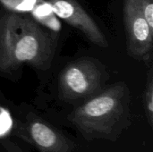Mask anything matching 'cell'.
Returning <instances> with one entry per match:
<instances>
[{
    "mask_svg": "<svg viewBox=\"0 0 153 152\" xmlns=\"http://www.w3.org/2000/svg\"><path fill=\"white\" fill-rule=\"evenodd\" d=\"M31 135L37 144L42 148H51L56 142L55 133L41 123H34L31 125Z\"/></svg>",
    "mask_w": 153,
    "mask_h": 152,
    "instance_id": "7",
    "label": "cell"
},
{
    "mask_svg": "<svg viewBox=\"0 0 153 152\" xmlns=\"http://www.w3.org/2000/svg\"><path fill=\"white\" fill-rule=\"evenodd\" d=\"M6 8L15 13H30L35 21L48 29L58 31L61 24L48 2L43 0H0Z\"/></svg>",
    "mask_w": 153,
    "mask_h": 152,
    "instance_id": "6",
    "label": "cell"
},
{
    "mask_svg": "<svg viewBox=\"0 0 153 152\" xmlns=\"http://www.w3.org/2000/svg\"><path fill=\"white\" fill-rule=\"evenodd\" d=\"M56 42L40 23L12 12L0 19V71L8 73L24 63L48 68Z\"/></svg>",
    "mask_w": 153,
    "mask_h": 152,
    "instance_id": "1",
    "label": "cell"
},
{
    "mask_svg": "<svg viewBox=\"0 0 153 152\" xmlns=\"http://www.w3.org/2000/svg\"><path fill=\"white\" fill-rule=\"evenodd\" d=\"M11 117L8 113L0 108V136L5 134L11 128Z\"/></svg>",
    "mask_w": 153,
    "mask_h": 152,
    "instance_id": "8",
    "label": "cell"
},
{
    "mask_svg": "<svg viewBox=\"0 0 153 152\" xmlns=\"http://www.w3.org/2000/svg\"><path fill=\"white\" fill-rule=\"evenodd\" d=\"M126 96V86L116 84L79 108L74 117L83 125L103 124L121 113Z\"/></svg>",
    "mask_w": 153,
    "mask_h": 152,
    "instance_id": "4",
    "label": "cell"
},
{
    "mask_svg": "<svg viewBox=\"0 0 153 152\" xmlns=\"http://www.w3.org/2000/svg\"><path fill=\"white\" fill-rule=\"evenodd\" d=\"M55 15L81 30L95 45L107 47L108 40L94 20L75 0H48Z\"/></svg>",
    "mask_w": 153,
    "mask_h": 152,
    "instance_id": "5",
    "label": "cell"
},
{
    "mask_svg": "<svg viewBox=\"0 0 153 152\" xmlns=\"http://www.w3.org/2000/svg\"><path fill=\"white\" fill-rule=\"evenodd\" d=\"M123 12L129 55L135 59L149 60L152 53L153 29L141 5L137 0H125Z\"/></svg>",
    "mask_w": 153,
    "mask_h": 152,
    "instance_id": "3",
    "label": "cell"
},
{
    "mask_svg": "<svg viewBox=\"0 0 153 152\" xmlns=\"http://www.w3.org/2000/svg\"><path fill=\"white\" fill-rule=\"evenodd\" d=\"M101 65L92 59H80L67 65L59 77V95L67 100L87 97L104 82Z\"/></svg>",
    "mask_w": 153,
    "mask_h": 152,
    "instance_id": "2",
    "label": "cell"
},
{
    "mask_svg": "<svg viewBox=\"0 0 153 152\" xmlns=\"http://www.w3.org/2000/svg\"><path fill=\"white\" fill-rule=\"evenodd\" d=\"M152 81L149 83V88H148V91L146 92V98H148V99H146V101H148L147 103V107H148V110L150 113V116H152L153 112V99H152Z\"/></svg>",
    "mask_w": 153,
    "mask_h": 152,
    "instance_id": "9",
    "label": "cell"
}]
</instances>
